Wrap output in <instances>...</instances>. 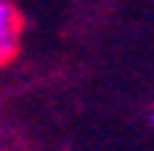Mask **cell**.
<instances>
[{
    "instance_id": "6da1fadb",
    "label": "cell",
    "mask_w": 154,
    "mask_h": 151,
    "mask_svg": "<svg viewBox=\"0 0 154 151\" xmlns=\"http://www.w3.org/2000/svg\"><path fill=\"white\" fill-rule=\"evenodd\" d=\"M22 41V14L14 0H0V66L14 61Z\"/></svg>"
}]
</instances>
